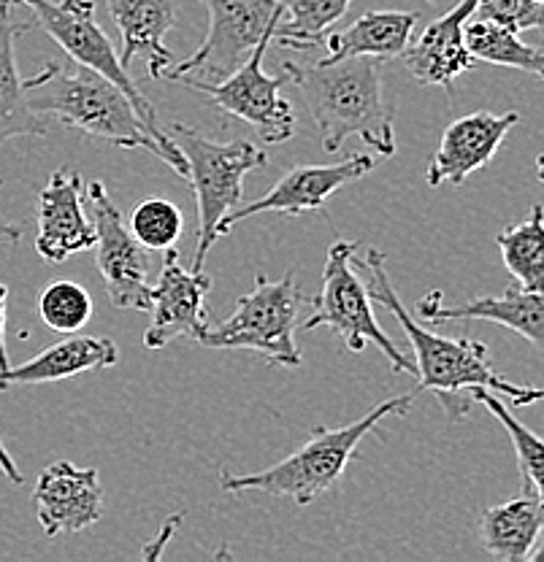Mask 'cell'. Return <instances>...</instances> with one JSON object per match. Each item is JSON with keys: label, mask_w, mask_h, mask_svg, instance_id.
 <instances>
[{"label": "cell", "mask_w": 544, "mask_h": 562, "mask_svg": "<svg viewBox=\"0 0 544 562\" xmlns=\"http://www.w3.org/2000/svg\"><path fill=\"white\" fill-rule=\"evenodd\" d=\"M363 271L368 273L371 301L396 316V322L403 327L409 344H412L414 376H418L414 390L434 392L449 419L458 422L469 414L474 403L471 390H477V386L504 395L507 401H512V406H534V403L544 401L542 386L512 384L501 373H496L490 351L482 341L438 336L429 325L414 319L401 303V297L396 295L393 281L388 277V266H385V251L368 249L363 257Z\"/></svg>", "instance_id": "6da1fadb"}, {"label": "cell", "mask_w": 544, "mask_h": 562, "mask_svg": "<svg viewBox=\"0 0 544 562\" xmlns=\"http://www.w3.org/2000/svg\"><path fill=\"white\" fill-rule=\"evenodd\" d=\"M382 60L347 57L338 63H282L292 85L301 90L309 114L320 131L325 155H336L349 136H358L382 157L396 155L393 105L382 98Z\"/></svg>", "instance_id": "7a4b0ae2"}, {"label": "cell", "mask_w": 544, "mask_h": 562, "mask_svg": "<svg viewBox=\"0 0 544 562\" xmlns=\"http://www.w3.org/2000/svg\"><path fill=\"white\" fill-rule=\"evenodd\" d=\"M25 98L41 116H55L60 125L120 149H144L166 160L163 146L146 127L131 98L96 70L85 66L68 70L60 63H46L38 74L25 79Z\"/></svg>", "instance_id": "3957f363"}, {"label": "cell", "mask_w": 544, "mask_h": 562, "mask_svg": "<svg viewBox=\"0 0 544 562\" xmlns=\"http://www.w3.org/2000/svg\"><path fill=\"white\" fill-rule=\"evenodd\" d=\"M412 406V395H396L377 403L366 417L344 427H318L307 443L285 460L257 473H222L220 487L225 492H263L288 497L298 506H309L342 479L344 468L358 452L360 441L388 417H401Z\"/></svg>", "instance_id": "277c9868"}, {"label": "cell", "mask_w": 544, "mask_h": 562, "mask_svg": "<svg viewBox=\"0 0 544 562\" xmlns=\"http://www.w3.org/2000/svg\"><path fill=\"white\" fill-rule=\"evenodd\" d=\"M168 136L177 140L187 160V181L198 203V246L192 271H203L209 249L218 241L220 222L244 203V176L266 166V151L249 140H218L201 136L196 127L174 122Z\"/></svg>", "instance_id": "5b68a950"}, {"label": "cell", "mask_w": 544, "mask_h": 562, "mask_svg": "<svg viewBox=\"0 0 544 562\" xmlns=\"http://www.w3.org/2000/svg\"><path fill=\"white\" fill-rule=\"evenodd\" d=\"M22 5L36 14V25L66 52L76 66H85L96 74L107 76L109 81H114L131 103L136 105V111L142 114L152 133H155L157 144L163 146V155H166V166L174 168V173L187 179V160L177 146V140L168 136L166 127H160L157 122L155 109L146 101V95L136 87V81L131 79L127 68L122 66L120 55L114 52V44L107 33L98 27L96 22V0H22Z\"/></svg>", "instance_id": "8992f818"}, {"label": "cell", "mask_w": 544, "mask_h": 562, "mask_svg": "<svg viewBox=\"0 0 544 562\" xmlns=\"http://www.w3.org/2000/svg\"><path fill=\"white\" fill-rule=\"evenodd\" d=\"M303 292L292 273L268 279L257 273L253 290L236 301V312L220 325L209 327L201 347L260 351L271 366L298 368L301 349L296 347V319Z\"/></svg>", "instance_id": "52a82bcc"}, {"label": "cell", "mask_w": 544, "mask_h": 562, "mask_svg": "<svg viewBox=\"0 0 544 562\" xmlns=\"http://www.w3.org/2000/svg\"><path fill=\"white\" fill-rule=\"evenodd\" d=\"M355 251H358V241L331 244L323 266V290L312 301V314L303 322V330L327 325L342 338L344 347L355 351V355H360L371 344L388 357L396 373H412L414 376V360H409L396 347L393 338L379 327L377 316H374V301L368 295V284L360 281L353 268Z\"/></svg>", "instance_id": "ba28073f"}, {"label": "cell", "mask_w": 544, "mask_h": 562, "mask_svg": "<svg viewBox=\"0 0 544 562\" xmlns=\"http://www.w3.org/2000/svg\"><path fill=\"white\" fill-rule=\"evenodd\" d=\"M203 5L209 11L207 38L187 60L174 63L166 74L168 81L185 74L222 81L244 66L260 41L274 38L282 20L279 0H203Z\"/></svg>", "instance_id": "9c48e42d"}, {"label": "cell", "mask_w": 544, "mask_h": 562, "mask_svg": "<svg viewBox=\"0 0 544 562\" xmlns=\"http://www.w3.org/2000/svg\"><path fill=\"white\" fill-rule=\"evenodd\" d=\"M274 38L260 41L244 66L222 81H207L201 76H179V85L201 92L225 114L244 120L266 144H285L296 136V111L282 98V87L290 85V74H263V55Z\"/></svg>", "instance_id": "30bf717a"}, {"label": "cell", "mask_w": 544, "mask_h": 562, "mask_svg": "<svg viewBox=\"0 0 544 562\" xmlns=\"http://www.w3.org/2000/svg\"><path fill=\"white\" fill-rule=\"evenodd\" d=\"M87 203L96 222L98 257L96 268L107 284V295L114 308L127 312H149V255L146 246L136 241L122 211L111 201L101 179L87 184Z\"/></svg>", "instance_id": "8fae6325"}, {"label": "cell", "mask_w": 544, "mask_h": 562, "mask_svg": "<svg viewBox=\"0 0 544 562\" xmlns=\"http://www.w3.org/2000/svg\"><path fill=\"white\" fill-rule=\"evenodd\" d=\"M374 171V157L353 155L333 166H296L285 171L282 179L266 192L255 198L253 203H242L233 209L225 220L220 222L218 238L227 236L238 222L253 220L260 214H307V211H320L336 195L342 187L353 184Z\"/></svg>", "instance_id": "7c38bea8"}, {"label": "cell", "mask_w": 544, "mask_h": 562, "mask_svg": "<svg viewBox=\"0 0 544 562\" xmlns=\"http://www.w3.org/2000/svg\"><path fill=\"white\" fill-rule=\"evenodd\" d=\"M212 277L203 271H187L179 266V255L166 249L160 277L149 290V327L144 333V347L157 351L174 338L201 341L209 330L207 295L212 292Z\"/></svg>", "instance_id": "4fadbf2b"}, {"label": "cell", "mask_w": 544, "mask_h": 562, "mask_svg": "<svg viewBox=\"0 0 544 562\" xmlns=\"http://www.w3.org/2000/svg\"><path fill=\"white\" fill-rule=\"evenodd\" d=\"M87 190L79 173L57 168L38 192L36 251L49 266H60L68 257L92 249L98 241L96 222L85 211Z\"/></svg>", "instance_id": "5bb4252c"}, {"label": "cell", "mask_w": 544, "mask_h": 562, "mask_svg": "<svg viewBox=\"0 0 544 562\" xmlns=\"http://www.w3.org/2000/svg\"><path fill=\"white\" fill-rule=\"evenodd\" d=\"M518 122V111H507V114L474 111L449 122L425 168V184H464L471 173L482 171L493 160Z\"/></svg>", "instance_id": "9a60e30c"}, {"label": "cell", "mask_w": 544, "mask_h": 562, "mask_svg": "<svg viewBox=\"0 0 544 562\" xmlns=\"http://www.w3.org/2000/svg\"><path fill=\"white\" fill-rule=\"evenodd\" d=\"M33 503H36L41 530L49 538L87 530L103 517V490L98 471L76 468L68 460L52 462L41 471Z\"/></svg>", "instance_id": "2e32d148"}, {"label": "cell", "mask_w": 544, "mask_h": 562, "mask_svg": "<svg viewBox=\"0 0 544 562\" xmlns=\"http://www.w3.org/2000/svg\"><path fill=\"white\" fill-rule=\"evenodd\" d=\"M418 314L429 325L464 319L496 322V325L523 336L531 347L544 355V290H523L520 284H512L501 295L474 297L466 303H444L442 292H431V295L420 297Z\"/></svg>", "instance_id": "e0dca14e"}, {"label": "cell", "mask_w": 544, "mask_h": 562, "mask_svg": "<svg viewBox=\"0 0 544 562\" xmlns=\"http://www.w3.org/2000/svg\"><path fill=\"white\" fill-rule=\"evenodd\" d=\"M477 0H458L447 14L425 25L420 38L403 52V66L423 87L453 90L455 79L477 68V60L466 46V22L474 16Z\"/></svg>", "instance_id": "ac0fdd59"}, {"label": "cell", "mask_w": 544, "mask_h": 562, "mask_svg": "<svg viewBox=\"0 0 544 562\" xmlns=\"http://www.w3.org/2000/svg\"><path fill=\"white\" fill-rule=\"evenodd\" d=\"M107 5L122 38V66L142 57L152 79H166L174 66V52L166 46L177 22L174 0H107Z\"/></svg>", "instance_id": "d6986e66"}, {"label": "cell", "mask_w": 544, "mask_h": 562, "mask_svg": "<svg viewBox=\"0 0 544 562\" xmlns=\"http://www.w3.org/2000/svg\"><path fill=\"white\" fill-rule=\"evenodd\" d=\"M22 0H0V146L11 138L46 136L49 122L27 105L25 79L16 68V38L36 22L16 20L14 9Z\"/></svg>", "instance_id": "ffe728a7"}, {"label": "cell", "mask_w": 544, "mask_h": 562, "mask_svg": "<svg viewBox=\"0 0 544 562\" xmlns=\"http://www.w3.org/2000/svg\"><path fill=\"white\" fill-rule=\"evenodd\" d=\"M116 362H120V349L111 338L71 336L38 351L33 360L22 362V366H9L5 371H0V390H9L16 384L63 382V379L79 376V373L111 368Z\"/></svg>", "instance_id": "44dd1931"}, {"label": "cell", "mask_w": 544, "mask_h": 562, "mask_svg": "<svg viewBox=\"0 0 544 562\" xmlns=\"http://www.w3.org/2000/svg\"><path fill=\"white\" fill-rule=\"evenodd\" d=\"M418 22V11H368L344 31L325 35L323 46L327 57L323 63H338L347 57H377L382 63L396 60L412 44Z\"/></svg>", "instance_id": "7402d4cb"}, {"label": "cell", "mask_w": 544, "mask_h": 562, "mask_svg": "<svg viewBox=\"0 0 544 562\" xmlns=\"http://www.w3.org/2000/svg\"><path fill=\"white\" fill-rule=\"evenodd\" d=\"M542 532L544 506L531 492L488 508L479 519V543L490 558L501 562L531 560Z\"/></svg>", "instance_id": "603a6c76"}, {"label": "cell", "mask_w": 544, "mask_h": 562, "mask_svg": "<svg viewBox=\"0 0 544 562\" xmlns=\"http://www.w3.org/2000/svg\"><path fill=\"white\" fill-rule=\"evenodd\" d=\"M501 260L514 284L544 290V206H531L529 216L496 236Z\"/></svg>", "instance_id": "cb8c5ba5"}, {"label": "cell", "mask_w": 544, "mask_h": 562, "mask_svg": "<svg viewBox=\"0 0 544 562\" xmlns=\"http://www.w3.org/2000/svg\"><path fill=\"white\" fill-rule=\"evenodd\" d=\"M282 20H279L274 41L282 49H312L325 41L331 27L347 14L353 0H279Z\"/></svg>", "instance_id": "d4e9b609"}, {"label": "cell", "mask_w": 544, "mask_h": 562, "mask_svg": "<svg viewBox=\"0 0 544 562\" xmlns=\"http://www.w3.org/2000/svg\"><path fill=\"white\" fill-rule=\"evenodd\" d=\"M466 46L477 63H490V66H504L514 70H525L544 79V49L523 44L520 33L507 31L496 22L471 20L466 22Z\"/></svg>", "instance_id": "484cf974"}, {"label": "cell", "mask_w": 544, "mask_h": 562, "mask_svg": "<svg viewBox=\"0 0 544 562\" xmlns=\"http://www.w3.org/2000/svg\"><path fill=\"white\" fill-rule=\"evenodd\" d=\"M471 397L474 403L488 408V412L504 425L509 438H512L514 454H518V468L520 476H523V492H531V495L540 497V503L544 506V441L509 412V406L496 395V392L477 386V390H471Z\"/></svg>", "instance_id": "4316f807"}, {"label": "cell", "mask_w": 544, "mask_h": 562, "mask_svg": "<svg viewBox=\"0 0 544 562\" xmlns=\"http://www.w3.org/2000/svg\"><path fill=\"white\" fill-rule=\"evenodd\" d=\"M38 314L55 333H79L92 316L90 292L71 279H57L41 292Z\"/></svg>", "instance_id": "83f0119b"}, {"label": "cell", "mask_w": 544, "mask_h": 562, "mask_svg": "<svg viewBox=\"0 0 544 562\" xmlns=\"http://www.w3.org/2000/svg\"><path fill=\"white\" fill-rule=\"evenodd\" d=\"M127 227L146 249L166 251L179 241L181 231H185V216L166 198H146L133 209Z\"/></svg>", "instance_id": "f1b7e54d"}, {"label": "cell", "mask_w": 544, "mask_h": 562, "mask_svg": "<svg viewBox=\"0 0 544 562\" xmlns=\"http://www.w3.org/2000/svg\"><path fill=\"white\" fill-rule=\"evenodd\" d=\"M474 20L496 22L514 33L534 31L544 22V5L536 0H477Z\"/></svg>", "instance_id": "f546056e"}, {"label": "cell", "mask_w": 544, "mask_h": 562, "mask_svg": "<svg viewBox=\"0 0 544 562\" xmlns=\"http://www.w3.org/2000/svg\"><path fill=\"white\" fill-rule=\"evenodd\" d=\"M5 306H9V286L0 284V371L11 366L9 349H5Z\"/></svg>", "instance_id": "4dcf8cb0"}, {"label": "cell", "mask_w": 544, "mask_h": 562, "mask_svg": "<svg viewBox=\"0 0 544 562\" xmlns=\"http://www.w3.org/2000/svg\"><path fill=\"white\" fill-rule=\"evenodd\" d=\"M0 471H3V476L9 479L11 484H16V487H20V484L25 482V476H22V471H20V468H16L14 457L9 454V449L3 447V441H0Z\"/></svg>", "instance_id": "1f68e13d"}, {"label": "cell", "mask_w": 544, "mask_h": 562, "mask_svg": "<svg viewBox=\"0 0 544 562\" xmlns=\"http://www.w3.org/2000/svg\"><path fill=\"white\" fill-rule=\"evenodd\" d=\"M0 187H3V181H0ZM22 238V231L16 225H11V222H5L3 216H0V241L5 244H20Z\"/></svg>", "instance_id": "d6a6232c"}, {"label": "cell", "mask_w": 544, "mask_h": 562, "mask_svg": "<svg viewBox=\"0 0 544 562\" xmlns=\"http://www.w3.org/2000/svg\"><path fill=\"white\" fill-rule=\"evenodd\" d=\"M531 560H534V562H544V532H542V538H540V543H536V549H534V554H531Z\"/></svg>", "instance_id": "836d02e7"}, {"label": "cell", "mask_w": 544, "mask_h": 562, "mask_svg": "<svg viewBox=\"0 0 544 562\" xmlns=\"http://www.w3.org/2000/svg\"><path fill=\"white\" fill-rule=\"evenodd\" d=\"M536 179H540L544 184V155L536 157Z\"/></svg>", "instance_id": "e575fe53"}, {"label": "cell", "mask_w": 544, "mask_h": 562, "mask_svg": "<svg viewBox=\"0 0 544 562\" xmlns=\"http://www.w3.org/2000/svg\"><path fill=\"white\" fill-rule=\"evenodd\" d=\"M536 3H542V5H544V0H536Z\"/></svg>", "instance_id": "d590c367"}, {"label": "cell", "mask_w": 544, "mask_h": 562, "mask_svg": "<svg viewBox=\"0 0 544 562\" xmlns=\"http://www.w3.org/2000/svg\"><path fill=\"white\" fill-rule=\"evenodd\" d=\"M542 27H544V22H542Z\"/></svg>", "instance_id": "8d00e7d4"}]
</instances>
